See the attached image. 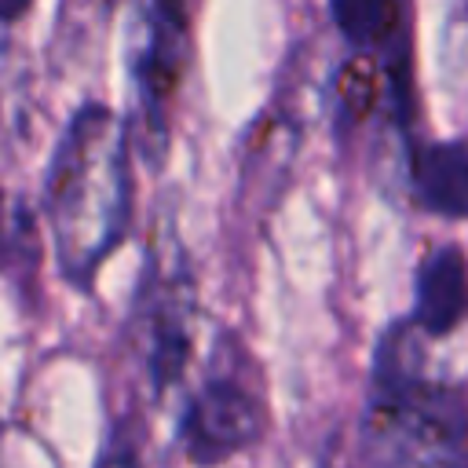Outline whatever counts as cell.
Returning a JSON list of instances; mask_svg holds the SVG:
<instances>
[{
  "label": "cell",
  "instance_id": "cell-1",
  "mask_svg": "<svg viewBox=\"0 0 468 468\" xmlns=\"http://www.w3.org/2000/svg\"><path fill=\"white\" fill-rule=\"evenodd\" d=\"M44 205L62 274L88 289L102 260L121 245L132 212L128 135L106 106L88 102L66 124Z\"/></svg>",
  "mask_w": 468,
  "mask_h": 468
},
{
  "label": "cell",
  "instance_id": "cell-2",
  "mask_svg": "<svg viewBox=\"0 0 468 468\" xmlns=\"http://www.w3.org/2000/svg\"><path fill=\"white\" fill-rule=\"evenodd\" d=\"M362 446L369 468H468V413L428 380L377 391L362 424Z\"/></svg>",
  "mask_w": 468,
  "mask_h": 468
},
{
  "label": "cell",
  "instance_id": "cell-4",
  "mask_svg": "<svg viewBox=\"0 0 468 468\" xmlns=\"http://www.w3.org/2000/svg\"><path fill=\"white\" fill-rule=\"evenodd\" d=\"M263 424L267 413L256 391H249L234 377H212L186 402V413L179 420V442L194 464L216 468L238 457L241 450L256 446Z\"/></svg>",
  "mask_w": 468,
  "mask_h": 468
},
{
  "label": "cell",
  "instance_id": "cell-9",
  "mask_svg": "<svg viewBox=\"0 0 468 468\" xmlns=\"http://www.w3.org/2000/svg\"><path fill=\"white\" fill-rule=\"evenodd\" d=\"M29 4H33V0H0V15H4V22H7V26L18 22V18L29 11Z\"/></svg>",
  "mask_w": 468,
  "mask_h": 468
},
{
  "label": "cell",
  "instance_id": "cell-10",
  "mask_svg": "<svg viewBox=\"0 0 468 468\" xmlns=\"http://www.w3.org/2000/svg\"><path fill=\"white\" fill-rule=\"evenodd\" d=\"M99 468H135V461H132V453H124V450H113Z\"/></svg>",
  "mask_w": 468,
  "mask_h": 468
},
{
  "label": "cell",
  "instance_id": "cell-5",
  "mask_svg": "<svg viewBox=\"0 0 468 468\" xmlns=\"http://www.w3.org/2000/svg\"><path fill=\"white\" fill-rule=\"evenodd\" d=\"M190 7L194 0H150L146 11V40L135 58V84L143 124L157 150L165 143V106L176 95L190 55Z\"/></svg>",
  "mask_w": 468,
  "mask_h": 468
},
{
  "label": "cell",
  "instance_id": "cell-3",
  "mask_svg": "<svg viewBox=\"0 0 468 468\" xmlns=\"http://www.w3.org/2000/svg\"><path fill=\"white\" fill-rule=\"evenodd\" d=\"M190 329H194V282L179 245L154 249L135 311H132V347L143 362L146 384L165 391L176 384L190 358Z\"/></svg>",
  "mask_w": 468,
  "mask_h": 468
},
{
  "label": "cell",
  "instance_id": "cell-6",
  "mask_svg": "<svg viewBox=\"0 0 468 468\" xmlns=\"http://www.w3.org/2000/svg\"><path fill=\"white\" fill-rule=\"evenodd\" d=\"M468 314V263L457 245H439L424 256L417 271V296H413V322L424 336L453 333Z\"/></svg>",
  "mask_w": 468,
  "mask_h": 468
},
{
  "label": "cell",
  "instance_id": "cell-8",
  "mask_svg": "<svg viewBox=\"0 0 468 468\" xmlns=\"http://www.w3.org/2000/svg\"><path fill=\"white\" fill-rule=\"evenodd\" d=\"M340 37L362 51H380L384 62L410 55L406 0H329Z\"/></svg>",
  "mask_w": 468,
  "mask_h": 468
},
{
  "label": "cell",
  "instance_id": "cell-7",
  "mask_svg": "<svg viewBox=\"0 0 468 468\" xmlns=\"http://www.w3.org/2000/svg\"><path fill=\"white\" fill-rule=\"evenodd\" d=\"M410 183L417 201L446 219H468V143L446 139L413 150Z\"/></svg>",
  "mask_w": 468,
  "mask_h": 468
}]
</instances>
